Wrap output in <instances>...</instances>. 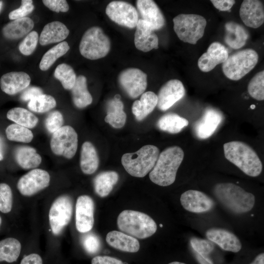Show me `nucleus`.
Masks as SVG:
<instances>
[{"label":"nucleus","mask_w":264,"mask_h":264,"mask_svg":"<svg viewBox=\"0 0 264 264\" xmlns=\"http://www.w3.org/2000/svg\"><path fill=\"white\" fill-rule=\"evenodd\" d=\"M184 152L179 146L167 148L158 156L149 174L150 180L161 186H168L176 180L177 170L184 158Z\"/></svg>","instance_id":"nucleus-1"},{"label":"nucleus","mask_w":264,"mask_h":264,"mask_svg":"<svg viewBox=\"0 0 264 264\" xmlns=\"http://www.w3.org/2000/svg\"><path fill=\"white\" fill-rule=\"evenodd\" d=\"M225 158L247 176L256 177L263 169L262 163L256 152L246 143L232 141L223 145Z\"/></svg>","instance_id":"nucleus-2"},{"label":"nucleus","mask_w":264,"mask_h":264,"mask_svg":"<svg viewBox=\"0 0 264 264\" xmlns=\"http://www.w3.org/2000/svg\"><path fill=\"white\" fill-rule=\"evenodd\" d=\"M214 193L225 207L237 214L250 211L255 204V198L252 194L232 183L216 184Z\"/></svg>","instance_id":"nucleus-3"},{"label":"nucleus","mask_w":264,"mask_h":264,"mask_svg":"<svg viewBox=\"0 0 264 264\" xmlns=\"http://www.w3.org/2000/svg\"><path fill=\"white\" fill-rule=\"evenodd\" d=\"M117 224L124 233L140 239L151 237L157 230L155 222L149 215L131 210H125L120 213Z\"/></svg>","instance_id":"nucleus-4"},{"label":"nucleus","mask_w":264,"mask_h":264,"mask_svg":"<svg viewBox=\"0 0 264 264\" xmlns=\"http://www.w3.org/2000/svg\"><path fill=\"white\" fill-rule=\"evenodd\" d=\"M159 154V150L157 147L147 145L136 152L124 154L121 158V163L130 175L143 177L153 169Z\"/></svg>","instance_id":"nucleus-5"},{"label":"nucleus","mask_w":264,"mask_h":264,"mask_svg":"<svg viewBox=\"0 0 264 264\" xmlns=\"http://www.w3.org/2000/svg\"><path fill=\"white\" fill-rule=\"evenodd\" d=\"M174 30L184 43L195 44L201 39L207 24L202 16L193 14H181L173 19Z\"/></svg>","instance_id":"nucleus-6"},{"label":"nucleus","mask_w":264,"mask_h":264,"mask_svg":"<svg viewBox=\"0 0 264 264\" xmlns=\"http://www.w3.org/2000/svg\"><path fill=\"white\" fill-rule=\"evenodd\" d=\"M258 59V54L254 50H241L228 56L222 64V71L228 79L239 80L254 68Z\"/></svg>","instance_id":"nucleus-7"},{"label":"nucleus","mask_w":264,"mask_h":264,"mask_svg":"<svg viewBox=\"0 0 264 264\" xmlns=\"http://www.w3.org/2000/svg\"><path fill=\"white\" fill-rule=\"evenodd\" d=\"M110 48L109 38L98 26L88 28L84 34L79 44V51L85 58L97 60L105 57Z\"/></svg>","instance_id":"nucleus-8"},{"label":"nucleus","mask_w":264,"mask_h":264,"mask_svg":"<svg viewBox=\"0 0 264 264\" xmlns=\"http://www.w3.org/2000/svg\"><path fill=\"white\" fill-rule=\"evenodd\" d=\"M52 152L56 155L72 158L78 147V135L71 126H62L53 133L50 143Z\"/></svg>","instance_id":"nucleus-9"},{"label":"nucleus","mask_w":264,"mask_h":264,"mask_svg":"<svg viewBox=\"0 0 264 264\" xmlns=\"http://www.w3.org/2000/svg\"><path fill=\"white\" fill-rule=\"evenodd\" d=\"M73 205L67 195L58 197L52 203L49 212V221L52 233L58 235L69 223L72 216Z\"/></svg>","instance_id":"nucleus-10"},{"label":"nucleus","mask_w":264,"mask_h":264,"mask_svg":"<svg viewBox=\"0 0 264 264\" xmlns=\"http://www.w3.org/2000/svg\"><path fill=\"white\" fill-rule=\"evenodd\" d=\"M106 13L114 22L129 28L135 27L139 20L136 8L126 1L110 2L107 6Z\"/></svg>","instance_id":"nucleus-11"},{"label":"nucleus","mask_w":264,"mask_h":264,"mask_svg":"<svg viewBox=\"0 0 264 264\" xmlns=\"http://www.w3.org/2000/svg\"><path fill=\"white\" fill-rule=\"evenodd\" d=\"M121 88L131 98L142 94L147 86V74L137 68H129L121 71L118 78Z\"/></svg>","instance_id":"nucleus-12"},{"label":"nucleus","mask_w":264,"mask_h":264,"mask_svg":"<svg viewBox=\"0 0 264 264\" xmlns=\"http://www.w3.org/2000/svg\"><path fill=\"white\" fill-rule=\"evenodd\" d=\"M50 179L47 171L40 169H33L19 179L17 189L22 195L31 196L48 187Z\"/></svg>","instance_id":"nucleus-13"},{"label":"nucleus","mask_w":264,"mask_h":264,"mask_svg":"<svg viewBox=\"0 0 264 264\" xmlns=\"http://www.w3.org/2000/svg\"><path fill=\"white\" fill-rule=\"evenodd\" d=\"M94 204L88 196H79L76 201L75 209V225L81 233H86L93 227L94 224Z\"/></svg>","instance_id":"nucleus-14"},{"label":"nucleus","mask_w":264,"mask_h":264,"mask_svg":"<svg viewBox=\"0 0 264 264\" xmlns=\"http://www.w3.org/2000/svg\"><path fill=\"white\" fill-rule=\"evenodd\" d=\"M222 113L213 108H206L194 126V132L197 138L205 139L215 132L223 120Z\"/></svg>","instance_id":"nucleus-15"},{"label":"nucleus","mask_w":264,"mask_h":264,"mask_svg":"<svg viewBox=\"0 0 264 264\" xmlns=\"http://www.w3.org/2000/svg\"><path fill=\"white\" fill-rule=\"evenodd\" d=\"M185 93L182 83L177 79H172L164 84L158 93V108L166 111L182 99Z\"/></svg>","instance_id":"nucleus-16"},{"label":"nucleus","mask_w":264,"mask_h":264,"mask_svg":"<svg viewBox=\"0 0 264 264\" xmlns=\"http://www.w3.org/2000/svg\"><path fill=\"white\" fill-rule=\"evenodd\" d=\"M180 201L185 210L193 213L209 211L215 205V202L211 198L204 193L195 190H187L182 193Z\"/></svg>","instance_id":"nucleus-17"},{"label":"nucleus","mask_w":264,"mask_h":264,"mask_svg":"<svg viewBox=\"0 0 264 264\" xmlns=\"http://www.w3.org/2000/svg\"><path fill=\"white\" fill-rule=\"evenodd\" d=\"M227 48L219 42L212 43L198 59L199 69L204 72L210 71L218 65L223 64L228 57Z\"/></svg>","instance_id":"nucleus-18"},{"label":"nucleus","mask_w":264,"mask_h":264,"mask_svg":"<svg viewBox=\"0 0 264 264\" xmlns=\"http://www.w3.org/2000/svg\"><path fill=\"white\" fill-rule=\"evenodd\" d=\"M239 13L241 20L248 27L257 28L264 23V6L260 0H243L241 4Z\"/></svg>","instance_id":"nucleus-19"},{"label":"nucleus","mask_w":264,"mask_h":264,"mask_svg":"<svg viewBox=\"0 0 264 264\" xmlns=\"http://www.w3.org/2000/svg\"><path fill=\"white\" fill-rule=\"evenodd\" d=\"M136 7L141 17L154 30H158L165 25L164 16L155 2L152 0H137Z\"/></svg>","instance_id":"nucleus-20"},{"label":"nucleus","mask_w":264,"mask_h":264,"mask_svg":"<svg viewBox=\"0 0 264 264\" xmlns=\"http://www.w3.org/2000/svg\"><path fill=\"white\" fill-rule=\"evenodd\" d=\"M134 33V44L136 48L143 52H148L158 48V38L150 25L139 19Z\"/></svg>","instance_id":"nucleus-21"},{"label":"nucleus","mask_w":264,"mask_h":264,"mask_svg":"<svg viewBox=\"0 0 264 264\" xmlns=\"http://www.w3.org/2000/svg\"><path fill=\"white\" fill-rule=\"evenodd\" d=\"M206 236L208 240L224 250L236 253L242 248L240 240L228 230L219 228H210L207 230Z\"/></svg>","instance_id":"nucleus-22"},{"label":"nucleus","mask_w":264,"mask_h":264,"mask_svg":"<svg viewBox=\"0 0 264 264\" xmlns=\"http://www.w3.org/2000/svg\"><path fill=\"white\" fill-rule=\"evenodd\" d=\"M30 81V76L24 72H10L1 77L0 86L4 92L14 95L27 88Z\"/></svg>","instance_id":"nucleus-23"},{"label":"nucleus","mask_w":264,"mask_h":264,"mask_svg":"<svg viewBox=\"0 0 264 264\" xmlns=\"http://www.w3.org/2000/svg\"><path fill=\"white\" fill-rule=\"evenodd\" d=\"M106 240L110 246L124 252L135 253L140 248L139 242L136 239L118 231L109 232Z\"/></svg>","instance_id":"nucleus-24"},{"label":"nucleus","mask_w":264,"mask_h":264,"mask_svg":"<svg viewBox=\"0 0 264 264\" xmlns=\"http://www.w3.org/2000/svg\"><path fill=\"white\" fill-rule=\"evenodd\" d=\"M69 33L68 29L64 23L59 21L52 22L44 26L39 42L42 45L59 42L66 39Z\"/></svg>","instance_id":"nucleus-25"},{"label":"nucleus","mask_w":264,"mask_h":264,"mask_svg":"<svg viewBox=\"0 0 264 264\" xmlns=\"http://www.w3.org/2000/svg\"><path fill=\"white\" fill-rule=\"evenodd\" d=\"M124 105L119 94L110 100L107 104V115L105 121L114 128L120 129L125 124L127 115L123 110Z\"/></svg>","instance_id":"nucleus-26"},{"label":"nucleus","mask_w":264,"mask_h":264,"mask_svg":"<svg viewBox=\"0 0 264 264\" xmlns=\"http://www.w3.org/2000/svg\"><path fill=\"white\" fill-rule=\"evenodd\" d=\"M225 28L224 41L229 46L239 49L245 45L248 34L242 26L234 22H229L225 23Z\"/></svg>","instance_id":"nucleus-27"},{"label":"nucleus","mask_w":264,"mask_h":264,"mask_svg":"<svg viewBox=\"0 0 264 264\" xmlns=\"http://www.w3.org/2000/svg\"><path fill=\"white\" fill-rule=\"evenodd\" d=\"M33 27V21L30 18L25 17L8 23L2 28V32L5 38L16 40L23 37Z\"/></svg>","instance_id":"nucleus-28"},{"label":"nucleus","mask_w":264,"mask_h":264,"mask_svg":"<svg viewBox=\"0 0 264 264\" xmlns=\"http://www.w3.org/2000/svg\"><path fill=\"white\" fill-rule=\"evenodd\" d=\"M157 104V96L152 91L142 94L139 100H135L132 106V112L137 121H141L151 113Z\"/></svg>","instance_id":"nucleus-29"},{"label":"nucleus","mask_w":264,"mask_h":264,"mask_svg":"<svg viewBox=\"0 0 264 264\" xmlns=\"http://www.w3.org/2000/svg\"><path fill=\"white\" fill-rule=\"evenodd\" d=\"M99 157L94 145L89 141L85 142L81 151L80 165L82 171L85 174L94 173L99 166Z\"/></svg>","instance_id":"nucleus-30"},{"label":"nucleus","mask_w":264,"mask_h":264,"mask_svg":"<svg viewBox=\"0 0 264 264\" xmlns=\"http://www.w3.org/2000/svg\"><path fill=\"white\" fill-rule=\"evenodd\" d=\"M71 90L74 105L78 108H84L91 104L92 97L87 88V79L83 75L77 77Z\"/></svg>","instance_id":"nucleus-31"},{"label":"nucleus","mask_w":264,"mask_h":264,"mask_svg":"<svg viewBox=\"0 0 264 264\" xmlns=\"http://www.w3.org/2000/svg\"><path fill=\"white\" fill-rule=\"evenodd\" d=\"M15 156L17 163L24 169L35 168L39 166L42 162V157L36 150L29 146H21L17 148Z\"/></svg>","instance_id":"nucleus-32"},{"label":"nucleus","mask_w":264,"mask_h":264,"mask_svg":"<svg viewBox=\"0 0 264 264\" xmlns=\"http://www.w3.org/2000/svg\"><path fill=\"white\" fill-rule=\"evenodd\" d=\"M118 174L114 171L100 173L94 179L95 193L100 197H105L112 191L118 180Z\"/></svg>","instance_id":"nucleus-33"},{"label":"nucleus","mask_w":264,"mask_h":264,"mask_svg":"<svg viewBox=\"0 0 264 264\" xmlns=\"http://www.w3.org/2000/svg\"><path fill=\"white\" fill-rule=\"evenodd\" d=\"M188 121L184 117L174 113H167L158 120L156 125L158 128L170 133H177L188 125Z\"/></svg>","instance_id":"nucleus-34"},{"label":"nucleus","mask_w":264,"mask_h":264,"mask_svg":"<svg viewBox=\"0 0 264 264\" xmlns=\"http://www.w3.org/2000/svg\"><path fill=\"white\" fill-rule=\"evenodd\" d=\"M7 118L17 124L27 128H34L38 123V118L27 110L20 107L10 109L7 113Z\"/></svg>","instance_id":"nucleus-35"},{"label":"nucleus","mask_w":264,"mask_h":264,"mask_svg":"<svg viewBox=\"0 0 264 264\" xmlns=\"http://www.w3.org/2000/svg\"><path fill=\"white\" fill-rule=\"evenodd\" d=\"M21 244L15 238H7L0 241V262H15L21 253Z\"/></svg>","instance_id":"nucleus-36"},{"label":"nucleus","mask_w":264,"mask_h":264,"mask_svg":"<svg viewBox=\"0 0 264 264\" xmlns=\"http://www.w3.org/2000/svg\"><path fill=\"white\" fill-rule=\"evenodd\" d=\"M69 48L66 42H62L48 50L41 59L39 65L40 69L43 71L48 69L57 59L65 55Z\"/></svg>","instance_id":"nucleus-37"},{"label":"nucleus","mask_w":264,"mask_h":264,"mask_svg":"<svg viewBox=\"0 0 264 264\" xmlns=\"http://www.w3.org/2000/svg\"><path fill=\"white\" fill-rule=\"evenodd\" d=\"M54 76L60 81L63 88L68 90L72 88L77 78L72 67L65 63L60 64L56 67Z\"/></svg>","instance_id":"nucleus-38"},{"label":"nucleus","mask_w":264,"mask_h":264,"mask_svg":"<svg viewBox=\"0 0 264 264\" xmlns=\"http://www.w3.org/2000/svg\"><path fill=\"white\" fill-rule=\"evenodd\" d=\"M7 139L11 141L29 143L33 138V134L28 128L18 124H11L5 130Z\"/></svg>","instance_id":"nucleus-39"},{"label":"nucleus","mask_w":264,"mask_h":264,"mask_svg":"<svg viewBox=\"0 0 264 264\" xmlns=\"http://www.w3.org/2000/svg\"><path fill=\"white\" fill-rule=\"evenodd\" d=\"M56 105V102L53 96L43 94L29 101L28 108L32 111L44 113L53 109Z\"/></svg>","instance_id":"nucleus-40"},{"label":"nucleus","mask_w":264,"mask_h":264,"mask_svg":"<svg viewBox=\"0 0 264 264\" xmlns=\"http://www.w3.org/2000/svg\"><path fill=\"white\" fill-rule=\"evenodd\" d=\"M249 94L254 99H264V71L258 72L250 80L247 87Z\"/></svg>","instance_id":"nucleus-41"},{"label":"nucleus","mask_w":264,"mask_h":264,"mask_svg":"<svg viewBox=\"0 0 264 264\" xmlns=\"http://www.w3.org/2000/svg\"><path fill=\"white\" fill-rule=\"evenodd\" d=\"M190 243L197 254L207 260H210L207 255L214 249V245L212 242L205 239L192 238L190 240Z\"/></svg>","instance_id":"nucleus-42"},{"label":"nucleus","mask_w":264,"mask_h":264,"mask_svg":"<svg viewBox=\"0 0 264 264\" xmlns=\"http://www.w3.org/2000/svg\"><path fill=\"white\" fill-rule=\"evenodd\" d=\"M13 196L10 187L4 183H0V211L8 213L12 209Z\"/></svg>","instance_id":"nucleus-43"},{"label":"nucleus","mask_w":264,"mask_h":264,"mask_svg":"<svg viewBox=\"0 0 264 264\" xmlns=\"http://www.w3.org/2000/svg\"><path fill=\"white\" fill-rule=\"evenodd\" d=\"M39 40L38 33L32 31L28 33L19 45V50L23 55L28 56L35 50Z\"/></svg>","instance_id":"nucleus-44"},{"label":"nucleus","mask_w":264,"mask_h":264,"mask_svg":"<svg viewBox=\"0 0 264 264\" xmlns=\"http://www.w3.org/2000/svg\"><path fill=\"white\" fill-rule=\"evenodd\" d=\"M63 122V116L60 111H51L45 119V128L50 133H53L62 127Z\"/></svg>","instance_id":"nucleus-45"},{"label":"nucleus","mask_w":264,"mask_h":264,"mask_svg":"<svg viewBox=\"0 0 264 264\" xmlns=\"http://www.w3.org/2000/svg\"><path fill=\"white\" fill-rule=\"evenodd\" d=\"M82 241L84 248L89 254L96 253L100 249V239L93 233H88L84 235Z\"/></svg>","instance_id":"nucleus-46"},{"label":"nucleus","mask_w":264,"mask_h":264,"mask_svg":"<svg viewBox=\"0 0 264 264\" xmlns=\"http://www.w3.org/2000/svg\"><path fill=\"white\" fill-rule=\"evenodd\" d=\"M33 1L31 0H22L21 2V6L18 9L14 10L9 14L10 20H15L17 19L25 17V16L34 10V6L32 4Z\"/></svg>","instance_id":"nucleus-47"},{"label":"nucleus","mask_w":264,"mask_h":264,"mask_svg":"<svg viewBox=\"0 0 264 264\" xmlns=\"http://www.w3.org/2000/svg\"><path fill=\"white\" fill-rule=\"evenodd\" d=\"M44 5L50 10L59 13L66 12L69 9V6L65 0H43Z\"/></svg>","instance_id":"nucleus-48"},{"label":"nucleus","mask_w":264,"mask_h":264,"mask_svg":"<svg viewBox=\"0 0 264 264\" xmlns=\"http://www.w3.org/2000/svg\"><path fill=\"white\" fill-rule=\"evenodd\" d=\"M43 94V91L41 88L37 87H31L26 89L21 95L22 101H30L35 97Z\"/></svg>","instance_id":"nucleus-49"},{"label":"nucleus","mask_w":264,"mask_h":264,"mask_svg":"<svg viewBox=\"0 0 264 264\" xmlns=\"http://www.w3.org/2000/svg\"><path fill=\"white\" fill-rule=\"evenodd\" d=\"M91 264H123L117 259L108 256H97L91 260Z\"/></svg>","instance_id":"nucleus-50"},{"label":"nucleus","mask_w":264,"mask_h":264,"mask_svg":"<svg viewBox=\"0 0 264 264\" xmlns=\"http://www.w3.org/2000/svg\"><path fill=\"white\" fill-rule=\"evenodd\" d=\"M211 2L216 8L221 11L229 10L235 3L233 0H212Z\"/></svg>","instance_id":"nucleus-51"},{"label":"nucleus","mask_w":264,"mask_h":264,"mask_svg":"<svg viewBox=\"0 0 264 264\" xmlns=\"http://www.w3.org/2000/svg\"><path fill=\"white\" fill-rule=\"evenodd\" d=\"M20 264H43V261L39 255L32 253L24 257Z\"/></svg>","instance_id":"nucleus-52"},{"label":"nucleus","mask_w":264,"mask_h":264,"mask_svg":"<svg viewBox=\"0 0 264 264\" xmlns=\"http://www.w3.org/2000/svg\"><path fill=\"white\" fill-rule=\"evenodd\" d=\"M250 264H264V254L262 253L255 258Z\"/></svg>","instance_id":"nucleus-53"},{"label":"nucleus","mask_w":264,"mask_h":264,"mask_svg":"<svg viewBox=\"0 0 264 264\" xmlns=\"http://www.w3.org/2000/svg\"><path fill=\"white\" fill-rule=\"evenodd\" d=\"M197 258L200 264H213L212 261H208L198 254H197Z\"/></svg>","instance_id":"nucleus-54"},{"label":"nucleus","mask_w":264,"mask_h":264,"mask_svg":"<svg viewBox=\"0 0 264 264\" xmlns=\"http://www.w3.org/2000/svg\"><path fill=\"white\" fill-rule=\"evenodd\" d=\"M1 143H0V161L2 160L3 158V155L2 154V151L1 147Z\"/></svg>","instance_id":"nucleus-55"},{"label":"nucleus","mask_w":264,"mask_h":264,"mask_svg":"<svg viewBox=\"0 0 264 264\" xmlns=\"http://www.w3.org/2000/svg\"><path fill=\"white\" fill-rule=\"evenodd\" d=\"M168 264H186L185 263H181V262H171Z\"/></svg>","instance_id":"nucleus-56"},{"label":"nucleus","mask_w":264,"mask_h":264,"mask_svg":"<svg viewBox=\"0 0 264 264\" xmlns=\"http://www.w3.org/2000/svg\"><path fill=\"white\" fill-rule=\"evenodd\" d=\"M2 1H0V11H1V7H2Z\"/></svg>","instance_id":"nucleus-57"},{"label":"nucleus","mask_w":264,"mask_h":264,"mask_svg":"<svg viewBox=\"0 0 264 264\" xmlns=\"http://www.w3.org/2000/svg\"><path fill=\"white\" fill-rule=\"evenodd\" d=\"M1 224V218L0 216V226Z\"/></svg>","instance_id":"nucleus-58"},{"label":"nucleus","mask_w":264,"mask_h":264,"mask_svg":"<svg viewBox=\"0 0 264 264\" xmlns=\"http://www.w3.org/2000/svg\"><path fill=\"white\" fill-rule=\"evenodd\" d=\"M160 227H162V224H160Z\"/></svg>","instance_id":"nucleus-59"}]
</instances>
